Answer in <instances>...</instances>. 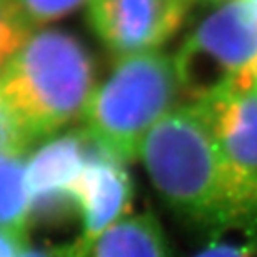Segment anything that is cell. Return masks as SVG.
<instances>
[{"label":"cell","instance_id":"obj_1","mask_svg":"<svg viewBox=\"0 0 257 257\" xmlns=\"http://www.w3.org/2000/svg\"><path fill=\"white\" fill-rule=\"evenodd\" d=\"M139 157L164 202L192 229L210 237L234 230L257 235L254 215L195 102L159 120L144 139Z\"/></svg>","mask_w":257,"mask_h":257},{"label":"cell","instance_id":"obj_2","mask_svg":"<svg viewBox=\"0 0 257 257\" xmlns=\"http://www.w3.org/2000/svg\"><path fill=\"white\" fill-rule=\"evenodd\" d=\"M0 89L30 144L84 117L95 90L94 62L75 35L34 30L0 70Z\"/></svg>","mask_w":257,"mask_h":257},{"label":"cell","instance_id":"obj_3","mask_svg":"<svg viewBox=\"0 0 257 257\" xmlns=\"http://www.w3.org/2000/svg\"><path fill=\"white\" fill-rule=\"evenodd\" d=\"M181 90L174 60L159 50L119 57L95 87L84 112V131L100 151L128 162L147 134L176 109Z\"/></svg>","mask_w":257,"mask_h":257},{"label":"cell","instance_id":"obj_4","mask_svg":"<svg viewBox=\"0 0 257 257\" xmlns=\"http://www.w3.org/2000/svg\"><path fill=\"white\" fill-rule=\"evenodd\" d=\"M181 90L192 102L252 84L257 69V5L225 0L184 40L174 59Z\"/></svg>","mask_w":257,"mask_h":257},{"label":"cell","instance_id":"obj_5","mask_svg":"<svg viewBox=\"0 0 257 257\" xmlns=\"http://www.w3.org/2000/svg\"><path fill=\"white\" fill-rule=\"evenodd\" d=\"M204 112L230 177L257 222V82L195 102Z\"/></svg>","mask_w":257,"mask_h":257},{"label":"cell","instance_id":"obj_6","mask_svg":"<svg viewBox=\"0 0 257 257\" xmlns=\"http://www.w3.org/2000/svg\"><path fill=\"white\" fill-rule=\"evenodd\" d=\"M195 0H89V22L119 57L157 50L186 20Z\"/></svg>","mask_w":257,"mask_h":257},{"label":"cell","instance_id":"obj_7","mask_svg":"<svg viewBox=\"0 0 257 257\" xmlns=\"http://www.w3.org/2000/svg\"><path fill=\"white\" fill-rule=\"evenodd\" d=\"M92 146L84 128H75L52 136L29 157V222H59L77 212L74 187Z\"/></svg>","mask_w":257,"mask_h":257},{"label":"cell","instance_id":"obj_8","mask_svg":"<svg viewBox=\"0 0 257 257\" xmlns=\"http://www.w3.org/2000/svg\"><path fill=\"white\" fill-rule=\"evenodd\" d=\"M74 195L80 232L72 242L55 249L59 257H80L100 234L127 215L134 184L125 162L109 156L94 144L75 182Z\"/></svg>","mask_w":257,"mask_h":257},{"label":"cell","instance_id":"obj_9","mask_svg":"<svg viewBox=\"0 0 257 257\" xmlns=\"http://www.w3.org/2000/svg\"><path fill=\"white\" fill-rule=\"evenodd\" d=\"M80 257H169V249L157 217L144 212L122 217Z\"/></svg>","mask_w":257,"mask_h":257},{"label":"cell","instance_id":"obj_10","mask_svg":"<svg viewBox=\"0 0 257 257\" xmlns=\"http://www.w3.org/2000/svg\"><path fill=\"white\" fill-rule=\"evenodd\" d=\"M24 154H0V229L27 230L29 191Z\"/></svg>","mask_w":257,"mask_h":257},{"label":"cell","instance_id":"obj_11","mask_svg":"<svg viewBox=\"0 0 257 257\" xmlns=\"http://www.w3.org/2000/svg\"><path fill=\"white\" fill-rule=\"evenodd\" d=\"M14 0H0V70L34 32Z\"/></svg>","mask_w":257,"mask_h":257},{"label":"cell","instance_id":"obj_12","mask_svg":"<svg viewBox=\"0 0 257 257\" xmlns=\"http://www.w3.org/2000/svg\"><path fill=\"white\" fill-rule=\"evenodd\" d=\"M32 27L47 25L75 12L89 0H14Z\"/></svg>","mask_w":257,"mask_h":257},{"label":"cell","instance_id":"obj_13","mask_svg":"<svg viewBox=\"0 0 257 257\" xmlns=\"http://www.w3.org/2000/svg\"><path fill=\"white\" fill-rule=\"evenodd\" d=\"M30 141L14 119L0 89V154H24Z\"/></svg>","mask_w":257,"mask_h":257},{"label":"cell","instance_id":"obj_14","mask_svg":"<svg viewBox=\"0 0 257 257\" xmlns=\"http://www.w3.org/2000/svg\"><path fill=\"white\" fill-rule=\"evenodd\" d=\"M192 257H257V235L247 234V239L240 240H214L207 247L200 249Z\"/></svg>","mask_w":257,"mask_h":257},{"label":"cell","instance_id":"obj_15","mask_svg":"<svg viewBox=\"0 0 257 257\" xmlns=\"http://www.w3.org/2000/svg\"><path fill=\"white\" fill-rule=\"evenodd\" d=\"M27 247V230L0 229V257H19Z\"/></svg>","mask_w":257,"mask_h":257},{"label":"cell","instance_id":"obj_16","mask_svg":"<svg viewBox=\"0 0 257 257\" xmlns=\"http://www.w3.org/2000/svg\"><path fill=\"white\" fill-rule=\"evenodd\" d=\"M19 257H59V254L55 250H47L42 247H25Z\"/></svg>","mask_w":257,"mask_h":257},{"label":"cell","instance_id":"obj_17","mask_svg":"<svg viewBox=\"0 0 257 257\" xmlns=\"http://www.w3.org/2000/svg\"><path fill=\"white\" fill-rule=\"evenodd\" d=\"M210 2H217V4H220V2H225V0H210Z\"/></svg>","mask_w":257,"mask_h":257},{"label":"cell","instance_id":"obj_18","mask_svg":"<svg viewBox=\"0 0 257 257\" xmlns=\"http://www.w3.org/2000/svg\"><path fill=\"white\" fill-rule=\"evenodd\" d=\"M254 82H257V69H255V75H254Z\"/></svg>","mask_w":257,"mask_h":257},{"label":"cell","instance_id":"obj_19","mask_svg":"<svg viewBox=\"0 0 257 257\" xmlns=\"http://www.w3.org/2000/svg\"><path fill=\"white\" fill-rule=\"evenodd\" d=\"M252 2H254V4H255V5H257V0H252Z\"/></svg>","mask_w":257,"mask_h":257}]
</instances>
